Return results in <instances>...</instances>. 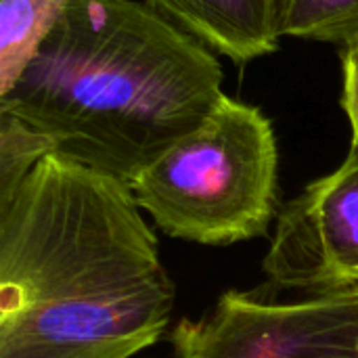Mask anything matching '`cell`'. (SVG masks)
<instances>
[{"mask_svg":"<svg viewBox=\"0 0 358 358\" xmlns=\"http://www.w3.org/2000/svg\"><path fill=\"white\" fill-rule=\"evenodd\" d=\"M128 182L48 153L0 201V358H132L174 283Z\"/></svg>","mask_w":358,"mask_h":358,"instance_id":"6da1fadb","label":"cell"},{"mask_svg":"<svg viewBox=\"0 0 358 358\" xmlns=\"http://www.w3.org/2000/svg\"><path fill=\"white\" fill-rule=\"evenodd\" d=\"M212 48L147 2L78 0L0 109L55 151L132 182L222 101Z\"/></svg>","mask_w":358,"mask_h":358,"instance_id":"7a4b0ae2","label":"cell"},{"mask_svg":"<svg viewBox=\"0 0 358 358\" xmlns=\"http://www.w3.org/2000/svg\"><path fill=\"white\" fill-rule=\"evenodd\" d=\"M277 141L266 115L222 96L212 115L176 141L130 189L155 224L201 245L262 237L277 208Z\"/></svg>","mask_w":358,"mask_h":358,"instance_id":"3957f363","label":"cell"},{"mask_svg":"<svg viewBox=\"0 0 358 358\" xmlns=\"http://www.w3.org/2000/svg\"><path fill=\"white\" fill-rule=\"evenodd\" d=\"M176 358H358V287L300 302L229 292L172 331Z\"/></svg>","mask_w":358,"mask_h":358,"instance_id":"277c9868","label":"cell"},{"mask_svg":"<svg viewBox=\"0 0 358 358\" xmlns=\"http://www.w3.org/2000/svg\"><path fill=\"white\" fill-rule=\"evenodd\" d=\"M266 275L281 287L331 294L358 287V145L279 214Z\"/></svg>","mask_w":358,"mask_h":358,"instance_id":"5b68a950","label":"cell"},{"mask_svg":"<svg viewBox=\"0 0 358 358\" xmlns=\"http://www.w3.org/2000/svg\"><path fill=\"white\" fill-rule=\"evenodd\" d=\"M180 29L235 63L277 50V0H147Z\"/></svg>","mask_w":358,"mask_h":358,"instance_id":"8992f818","label":"cell"},{"mask_svg":"<svg viewBox=\"0 0 358 358\" xmlns=\"http://www.w3.org/2000/svg\"><path fill=\"white\" fill-rule=\"evenodd\" d=\"M78 0L0 2V96L6 94L50 31Z\"/></svg>","mask_w":358,"mask_h":358,"instance_id":"52a82bcc","label":"cell"},{"mask_svg":"<svg viewBox=\"0 0 358 358\" xmlns=\"http://www.w3.org/2000/svg\"><path fill=\"white\" fill-rule=\"evenodd\" d=\"M277 34L342 46L358 34V0H277Z\"/></svg>","mask_w":358,"mask_h":358,"instance_id":"ba28073f","label":"cell"},{"mask_svg":"<svg viewBox=\"0 0 358 358\" xmlns=\"http://www.w3.org/2000/svg\"><path fill=\"white\" fill-rule=\"evenodd\" d=\"M48 153H55L50 138L0 109V201H6Z\"/></svg>","mask_w":358,"mask_h":358,"instance_id":"9c48e42d","label":"cell"},{"mask_svg":"<svg viewBox=\"0 0 358 358\" xmlns=\"http://www.w3.org/2000/svg\"><path fill=\"white\" fill-rule=\"evenodd\" d=\"M340 57L344 71L342 107L352 128V143L358 145V34L340 46Z\"/></svg>","mask_w":358,"mask_h":358,"instance_id":"30bf717a","label":"cell"}]
</instances>
